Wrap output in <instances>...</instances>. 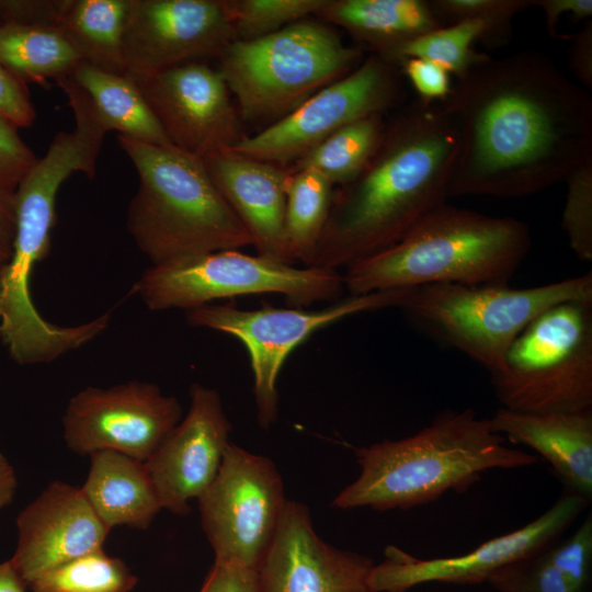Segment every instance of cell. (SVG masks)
Returning <instances> with one entry per match:
<instances>
[{
	"label": "cell",
	"instance_id": "1",
	"mask_svg": "<svg viewBox=\"0 0 592 592\" xmlns=\"http://www.w3.org/2000/svg\"><path fill=\"white\" fill-rule=\"evenodd\" d=\"M440 104L459 134L448 198L527 196L592 159L589 91L538 53L490 57Z\"/></svg>",
	"mask_w": 592,
	"mask_h": 592
},
{
	"label": "cell",
	"instance_id": "2",
	"mask_svg": "<svg viewBox=\"0 0 592 592\" xmlns=\"http://www.w3.org/2000/svg\"><path fill=\"white\" fill-rule=\"evenodd\" d=\"M458 150L457 126L440 103L402 106L361 173L334 191L310 266L348 269L396 244L447 201Z\"/></svg>",
	"mask_w": 592,
	"mask_h": 592
},
{
	"label": "cell",
	"instance_id": "3",
	"mask_svg": "<svg viewBox=\"0 0 592 592\" xmlns=\"http://www.w3.org/2000/svg\"><path fill=\"white\" fill-rule=\"evenodd\" d=\"M355 457L361 473L334 498L337 509L408 510L465 492L488 470L540 462L506 446L473 409L444 412L413 435L358 447Z\"/></svg>",
	"mask_w": 592,
	"mask_h": 592
},
{
	"label": "cell",
	"instance_id": "4",
	"mask_svg": "<svg viewBox=\"0 0 592 592\" xmlns=\"http://www.w3.org/2000/svg\"><path fill=\"white\" fill-rule=\"evenodd\" d=\"M532 244L528 226L446 202L390 248L349 266V295L431 284H508Z\"/></svg>",
	"mask_w": 592,
	"mask_h": 592
},
{
	"label": "cell",
	"instance_id": "5",
	"mask_svg": "<svg viewBox=\"0 0 592 592\" xmlns=\"http://www.w3.org/2000/svg\"><path fill=\"white\" fill-rule=\"evenodd\" d=\"M117 141L139 178L127 208V230L151 264L252 246L202 158L172 145L121 135Z\"/></svg>",
	"mask_w": 592,
	"mask_h": 592
},
{
	"label": "cell",
	"instance_id": "6",
	"mask_svg": "<svg viewBox=\"0 0 592 592\" xmlns=\"http://www.w3.org/2000/svg\"><path fill=\"white\" fill-rule=\"evenodd\" d=\"M362 50L343 43L327 23L304 19L272 34L231 42L217 71L240 118L271 125L355 69Z\"/></svg>",
	"mask_w": 592,
	"mask_h": 592
},
{
	"label": "cell",
	"instance_id": "7",
	"mask_svg": "<svg viewBox=\"0 0 592 592\" xmlns=\"http://www.w3.org/2000/svg\"><path fill=\"white\" fill-rule=\"evenodd\" d=\"M592 301V273L528 288L508 284H431L399 307L419 328L496 372L520 332L548 308Z\"/></svg>",
	"mask_w": 592,
	"mask_h": 592
},
{
	"label": "cell",
	"instance_id": "8",
	"mask_svg": "<svg viewBox=\"0 0 592 592\" xmlns=\"http://www.w3.org/2000/svg\"><path fill=\"white\" fill-rule=\"evenodd\" d=\"M490 376L505 409L592 408V301L569 300L542 312L514 339Z\"/></svg>",
	"mask_w": 592,
	"mask_h": 592
},
{
	"label": "cell",
	"instance_id": "9",
	"mask_svg": "<svg viewBox=\"0 0 592 592\" xmlns=\"http://www.w3.org/2000/svg\"><path fill=\"white\" fill-rule=\"evenodd\" d=\"M150 310H190L214 300L248 295L278 294L289 307L333 303L344 293L335 270L277 262L239 250L181 257L144 271L134 287Z\"/></svg>",
	"mask_w": 592,
	"mask_h": 592
},
{
	"label": "cell",
	"instance_id": "10",
	"mask_svg": "<svg viewBox=\"0 0 592 592\" xmlns=\"http://www.w3.org/2000/svg\"><path fill=\"white\" fill-rule=\"evenodd\" d=\"M411 288L349 295L320 309L297 307L239 309L207 304L186 310L192 327L207 328L237 338L247 349L253 373L258 422L269 429L277 419V378L291 352L312 333L346 317L388 307H400Z\"/></svg>",
	"mask_w": 592,
	"mask_h": 592
},
{
	"label": "cell",
	"instance_id": "11",
	"mask_svg": "<svg viewBox=\"0 0 592 592\" xmlns=\"http://www.w3.org/2000/svg\"><path fill=\"white\" fill-rule=\"evenodd\" d=\"M197 500L215 561L257 571L287 502L273 462L229 442L215 479Z\"/></svg>",
	"mask_w": 592,
	"mask_h": 592
},
{
	"label": "cell",
	"instance_id": "12",
	"mask_svg": "<svg viewBox=\"0 0 592 592\" xmlns=\"http://www.w3.org/2000/svg\"><path fill=\"white\" fill-rule=\"evenodd\" d=\"M399 75L398 65L371 54L350 73L230 150L288 169L343 126L397 106L403 99Z\"/></svg>",
	"mask_w": 592,
	"mask_h": 592
},
{
	"label": "cell",
	"instance_id": "13",
	"mask_svg": "<svg viewBox=\"0 0 592 592\" xmlns=\"http://www.w3.org/2000/svg\"><path fill=\"white\" fill-rule=\"evenodd\" d=\"M181 419L179 400L152 383L87 387L66 408L64 437L80 455L114 451L145 463Z\"/></svg>",
	"mask_w": 592,
	"mask_h": 592
},
{
	"label": "cell",
	"instance_id": "14",
	"mask_svg": "<svg viewBox=\"0 0 592 592\" xmlns=\"http://www.w3.org/2000/svg\"><path fill=\"white\" fill-rule=\"evenodd\" d=\"M590 500L567 491L542 515L459 556L417 558L389 545L368 578L372 592H407L428 582L478 584L497 570L537 555L561 537Z\"/></svg>",
	"mask_w": 592,
	"mask_h": 592
},
{
	"label": "cell",
	"instance_id": "15",
	"mask_svg": "<svg viewBox=\"0 0 592 592\" xmlns=\"http://www.w3.org/2000/svg\"><path fill=\"white\" fill-rule=\"evenodd\" d=\"M127 76L171 145L180 150L204 158L230 150L246 136L223 77L205 61Z\"/></svg>",
	"mask_w": 592,
	"mask_h": 592
},
{
	"label": "cell",
	"instance_id": "16",
	"mask_svg": "<svg viewBox=\"0 0 592 592\" xmlns=\"http://www.w3.org/2000/svg\"><path fill=\"white\" fill-rule=\"evenodd\" d=\"M236 41L221 0H129L126 73L147 76L218 57Z\"/></svg>",
	"mask_w": 592,
	"mask_h": 592
},
{
	"label": "cell",
	"instance_id": "17",
	"mask_svg": "<svg viewBox=\"0 0 592 592\" xmlns=\"http://www.w3.org/2000/svg\"><path fill=\"white\" fill-rule=\"evenodd\" d=\"M230 429L219 392L193 384L186 415L144 463L162 509L187 514L215 479Z\"/></svg>",
	"mask_w": 592,
	"mask_h": 592
},
{
	"label": "cell",
	"instance_id": "18",
	"mask_svg": "<svg viewBox=\"0 0 592 592\" xmlns=\"http://www.w3.org/2000/svg\"><path fill=\"white\" fill-rule=\"evenodd\" d=\"M375 562L316 533L309 510L287 500L273 544L257 570L261 592H372Z\"/></svg>",
	"mask_w": 592,
	"mask_h": 592
},
{
	"label": "cell",
	"instance_id": "19",
	"mask_svg": "<svg viewBox=\"0 0 592 592\" xmlns=\"http://www.w3.org/2000/svg\"><path fill=\"white\" fill-rule=\"evenodd\" d=\"M18 545L10 559L29 587L43 573L102 549L110 530L81 488L52 482L16 519Z\"/></svg>",
	"mask_w": 592,
	"mask_h": 592
},
{
	"label": "cell",
	"instance_id": "20",
	"mask_svg": "<svg viewBox=\"0 0 592 592\" xmlns=\"http://www.w3.org/2000/svg\"><path fill=\"white\" fill-rule=\"evenodd\" d=\"M202 160L217 190L249 232L257 254L293 264L284 225L288 169L231 150Z\"/></svg>",
	"mask_w": 592,
	"mask_h": 592
},
{
	"label": "cell",
	"instance_id": "21",
	"mask_svg": "<svg viewBox=\"0 0 592 592\" xmlns=\"http://www.w3.org/2000/svg\"><path fill=\"white\" fill-rule=\"evenodd\" d=\"M492 430L534 449L567 491L592 499V408L572 412H522L500 408Z\"/></svg>",
	"mask_w": 592,
	"mask_h": 592
},
{
	"label": "cell",
	"instance_id": "22",
	"mask_svg": "<svg viewBox=\"0 0 592 592\" xmlns=\"http://www.w3.org/2000/svg\"><path fill=\"white\" fill-rule=\"evenodd\" d=\"M317 16L395 65L406 44L443 25L424 0H328Z\"/></svg>",
	"mask_w": 592,
	"mask_h": 592
},
{
	"label": "cell",
	"instance_id": "23",
	"mask_svg": "<svg viewBox=\"0 0 592 592\" xmlns=\"http://www.w3.org/2000/svg\"><path fill=\"white\" fill-rule=\"evenodd\" d=\"M81 490L109 530L119 525L145 530L162 509L145 464L114 451L90 454Z\"/></svg>",
	"mask_w": 592,
	"mask_h": 592
},
{
	"label": "cell",
	"instance_id": "24",
	"mask_svg": "<svg viewBox=\"0 0 592 592\" xmlns=\"http://www.w3.org/2000/svg\"><path fill=\"white\" fill-rule=\"evenodd\" d=\"M129 0H64L57 26L81 62L126 73L123 39Z\"/></svg>",
	"mask_w": 592,
	"mask_h": 592
},
{
	"label": "cell",
	"instance_id": "25",
	"mask_svg": "<svg viewBox=\"0 0 592 592\" xmlns=\"http://www.w3.org/2000/svg\"><path fill=\"white\" fill-rule=\"evenodd\" d=\"M69 76L88 94L109 130L144 143L171 145L138 87L126 73L79 62Z\"/></svg>",
	"mask_w": 592,
	"mask_h": 592
},
{
	"label": "cell",
	"instance_id": "26",
	"mask_svg": "<svg viewBox=\"0 0 592 592\" xmlns=\"http://www.w3.org/2000/svg\"><path fill=\"white\" fill-rule=\"evenodd\" d=\"M81 59L55 25L0 23V64L23 81L67 76Z\"/></svg>",
	"mask_w": 592,
	"mask_h": 592
},
{
	"label": "cell",
	"instance_id": "27",
	"mask_svg": "<svg viewBox=\"0 0 592 592\" xmlns=\"http://www.w3.org/2000/svg\"><path fill=\"white\" fill-rule=\"evenodd\" d=\"M289 171L286 189L285 240L289 260L310 266L331 209L334 185L320 173Z\"/></svg>",
	"mask_w": 592,
	"mask_h": 592
},
{
	"label": "cell",
	"instance_id": "28",
	"mask_svg": "<svg viewBox=\"0 0 592 592\" xmlns=\"http://www.w3.org/2000/svg\"><path fill=\"white\" fill-rule=\"evenodd\" d=\"M385 126L384 114L352 122L309 150L288 170H312L334 186H343L365 168L382 139Z\"/></svg>",
	"mask_w": 592,
	"mask_h": 592
},
{
	"label": "cell",
	"instance_id": "29",
	"mask_svg": "<svg viewBox=\"0 0 592 592\" xmlns=\"http://www.w3.org/2000/svg\"><path fill=\"white\" fill-rule=\"evenodd\" d=\"M136 583L125 562L102 548L43 573L29 587L32 592H129Z\"/></svg>",
	"mask_w": 592,
	"mask_h": 592
},
{
	"label": "cell",
	"instance_id": "30",
	"mask_svg": "<svg viewBox=\"0 0 592 592\" xmlns=\"http://www.w3.org/2000/svg\"><path fill=\"white\" fill-rule=\"evenodd\" d=\"M485 35L486 26L477 20L442 25L406 44L398 52L396 64L409 57L423 58L459 79L490 58L474 49V44L482 42Z\"/></svg>",
	"mask_w": 592,
	"mask_h": 592
},
{
	"label": "cell",
	"instance_id": "31",
	"mask_svg": "<svg viewBox=\"0 0 592 592\" xmlns=\"http://www.w3.org/2000/svg\"><path fill=\"white\" fill-rule=\"evenodd\" d=\"M328 0H221L236 39L272 34L317 13Z\"/></svg>",
	"mask_w": 592,
	"mask_h": 592
},
{
	"label": "cell",
	"instance_id": "32",
	"mask_svg": "<svg viewBox=\"0 0 592 592\" xmlns=\"http://www.w3.org/2000/svg\"><path fill=\"white\" fill-rule=\"evenodd\" d=\"M429 4L442 24L465 20L485 24L481 43L490 46L508 43L514 16L533 5L532 0H431Z\"/></svg>",
	"mask_w": 592,
	"mask_h": 592
},
{
	"label": "cell",
	"instance_id": "33",
	"mask_svg": "<svg viewBox=\"0 0 592 592\" xmlns=\"http://www.w3.org/2000/svg\"><path fill=\"white\" fill-rule=\"evenodd\" d=\"M565 182L561 227L574 254L582 261H592V159L577 167Z\"/></svg>",
	"mask_w": 592,
	"mask_h": 592
},
{
	"label": "cell",
	"instance_id": "34",
	"mask_svg": "<svg viewBox=\"0 0 592 592\" xmlns=\"http://www.w3.org/2000/svg\"><path fill=\"white\" fill-rule=\"evenodd\" d=\"M573 592H589L592 577V515L568 537L557 539L543 551Z\"/></svg>",
	"mask_w": 592,
	"mask_h": 592
},
{
	"label": "cell",
	"instance_id": "35",
	"mask_svg": "<svg viewBox=\"0 0 592 592\" xmlns=\"http://www.w3.org/2000/svg\"><path fill=\"white\" fill-rule=\"evenodd\" d=\"M543 551L497 570L486 582L499 592H573Z\"/></svg>",
	"mask_w": 592,
	"mask_h": 592
},
{
	"label": "cell",
	"instance_id": "36",
	"mask_svg": "<svg viewBox=\"0 0 592 592\" xmlns=\"http://www.w3.org/2000/svg\"><path fill=\"white\" fill-rule=\"evenodd\" d=\"M36 160L18 127L0 115V186L14 192Z\"/></svg>",
	"mask_w": 592,
	"mask_h": 592
},
{
	"label": "cell",
	"instance_id": "37",
	"mask_svg": "<svg viewBox=\"0 0 592 592\" xmlns=\"http://www.w3.org/2000/svg\"><path fill=\"white\" fill-rule=\"evenodd\" d=\"M398 66L421 101L441 103L449 94L453 87L452 76L443 67L417 57L405 58Z\"/></svg>",
	"mask_w": 592,
	"mask_h": 592
},
{
	"label": "cell",
	"instance_id": "38",
	"mask_svg": "<svg viewBox=\"0 0 592 592\" xmlns=\"http://www.w3.org/2000/svg\"><path fill=\"white\" fill-rule=\"evenodd\" d=\"M0 115L14 126L27 128L36 112L25 81L15 77L0 64Z\"/></svg>",
	"mask_w": 592,
	"mask_h": 592
},
{
	"label": "cell",
	"instance_id": "39",
	"mask_svg": "<svg viewBox=\"0 0 592 592\" xmlns=\"http://www.w3.org/2000/svg\"><path fill=\"white\" fill-rule=\"evenodd\" d=\"M64 0H0V23L57 26Z\"/></svg>",
	"mask_w": 592,
	"mask_h": 592
},
{
	"label": "cell",
	"instance_id": "40",
	"mask_svg": "<svg viewBox=\"0 0 592 592\" xmlns=\"http://www.w3.org/2000/svg\"><path fill=\"white\" fill-rule=\"evenodd\" d=\"M200 592H261L255 570L215 561Z\"/></svg>",
	"mask_w": 592,
	"mask_h": 592
},
{
	"label": "cell",
	"instance_id": "41",
	"mask_svg": "<svg viewBox=\"0 0 592 592\" xmlns=\"http://www.w3.org/2000/svg\"><path fill=\"white\" fill-rule=\"evenodd\" d=\"M567 37L570 39V68L581 87L590 92L592 89V21H587L579 32Z\"/></svg>",
	"mask_w": 592,
	"mask_h": 592
},
{
	"label": "cell",
	"instance_id": "42",
	"mask_svg": "<svg viewBox=\"0 0 592 592\" xmlns=\"http://www.w3.org/2000/svg\"><path fill=\"white\" fill-rule=\"evenodd\" d=\"M545 14L546 29L550 37H557V26L562 16L587 20L592 15V0H532Z\"/></svg>",
	"mask_w": 592,
	"mask_h": 592
},
{
	"label": "cell",
	"instance_id": "43",
	"mask_svg": "<svg viewBox=\"0 0 592 592\" xmlns=\"http://www.w3.org/2000/svg\"><path fill=\"white\" fill-rule=\"evenodd\" d=\"M15 236L14 192L0 186V271L9 261Z\"/></svg>",
	"mask_w": 592,
	"mask_h": 592
},
{
	"label": "cell",
	"instance_id": "44",
	"mask_svg": "<svg viewBox=\"0 0 592 592\" xmlns=\"http://www.w3.org/2000/svg\"><path fill=\"white\" fill-rule=\"evenodd\" d=\"M15 490L16 477L14 469L0 452V509L12 502Z\"/></svg>",
	"mask_w": 592,
	"mask_h": 592
},
{
	"label": "cell",
	"instance_id": "45",
	"mask_svg": "<svg viewBox=\"0 0 592 592\" xmlns=\"http://www.w3.org/2000/svg\"><path fill=\"white\" fill-rule=\"evenodd\" d=\"M26 588L10 560L0 562V592H24Z\"/></svg>",
	"mask_w": 592,
	"mask_h": 592
}]
</instances>
